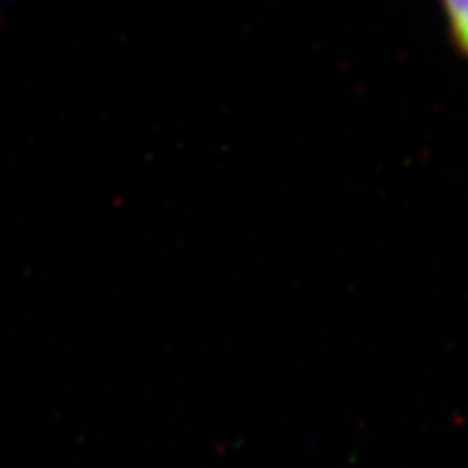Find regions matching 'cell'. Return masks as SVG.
<instances>
[{
    "mask_svg": "<svg viewBox=\"0 0 468 468\" xmlns=\"http://www.w3.org/2000/svg\"><path fill=\"white\" fill-rule=\"evenodd\" d=\"M449 44L468 63V0H436Z\"/></svg>",
    "mask_w": 468,
    "mask_h": 468,
    "instance_id": "6da1fadb",
    "label": "cell"
}]
</instances>
